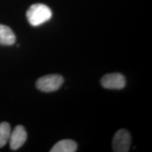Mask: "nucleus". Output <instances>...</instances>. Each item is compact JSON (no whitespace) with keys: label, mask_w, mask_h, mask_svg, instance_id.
I'll return each instance as SVG.
<instances>
[{"label":"nucleus","mask_w":152,"mask_h":152,"mask_svg":"<svg viewBox=\"0 0 152 152\" xmlns=\"http://www.w3.org/2000/svg\"><path fill=\"white\" fill-rule=\"evenodd\" d=\"M64 83V78L60 75H48L41 77L36 82L38 90L44 92H52L58 90Z\"/></svg>","instance_id":"nucleus-2"},{"label":"nucleus","mask_w":152,"mask_h":152,"mask_svg":"<svg viewBox=\"0 0 152 152\" xmlns=\"http://www.w3.org/2000/svg\"><path fill=\"white\" fill-rule=\"evenodd\" d=\"M28 20L33 26H39L48 21L52 16L49 7L43 4H35L30 6L26 13Z\"/></svg>","instance_id":"nucleus-1"},{"label":"nucleus","mask_w":152,"mask_h":152,"mask_svg":"<svg viewBox=\"0 0 152 152\" xmlns=\"http://www.w3.org/2000/svg\"><path fill=\"white\" fill-rule=\"evenodd\" d=\"M27 140V132L22 125H17L9 137V144L12 150L20 149Z\"/></svg>","instance_id":"nucleus-5"},{"label":"nucleus","mask_w":152,"mask_h":152,"mask_svg":"<svg viewBox=\"0 0 152 152\" xmlns=\"http://www.w3.org/2000/svg\"><path fill=\"white\" fill-rule=\"evenodd\" d=\"M102 87L109 90H121L125 86V79L121 73H109L102 77L101 80Z\"/></svg>","instance_id":"nucleus-4"},{"label":"nucleus","mask_w":152,"mask_h":152,"mask_svg":"<svg viewBox=\"0 0 152 152\" xmlns=\"http://www.w3.org/2000/svg\"><path fill=\"white\" fill-rule=\"evenodd\" d=\"M16 42V35L9 26L0 24V45L11 46Z\"/></svg>","instance_id":"nucleus-6"},{"label":"nucleus","mask_w":152,"mask_h":152,"mask_svg":"<svg viewBox=\"0 0 152 152\" xmlns=\"http://www.w3.org/2000/svg\"><path fill=\"white\" fill-rule=\"evenodd\" d=\"M131 144V136L128 131L124 129L119 130L114 134L113 138V151L127 152L129 151Z\"/></svg>","instance_id":"nucleus-3"},{"label":"nucleus","mask_w":152,"mask_h":152,"mask_svg":"<svg viewBox=\"0 0 152 152\" xmlns=\"http://www.w3.org/2000/svg\"><path fill=\"white\" fill-rule=\"evenodd\" d=\"M11 132V127L8 123H0V148L5 146L9 142Z\"/></svg>","instance_id":"nucleus-8"},{"label":"nucleus","mask_w":152,"mask_h":152,"mask_svg":"<svg viewBox=\"0 0 152 152\" xmlns=\"http://www.w3.org/2000/svg\"><path fill=\"white\" fill-rule=\"evenodd\" d=\"M77 143L71 140H64L58 142L50 150L51 152H75L77 151Z\"/></svg>","instance_id":"nucleus-7"}]
</instances>
